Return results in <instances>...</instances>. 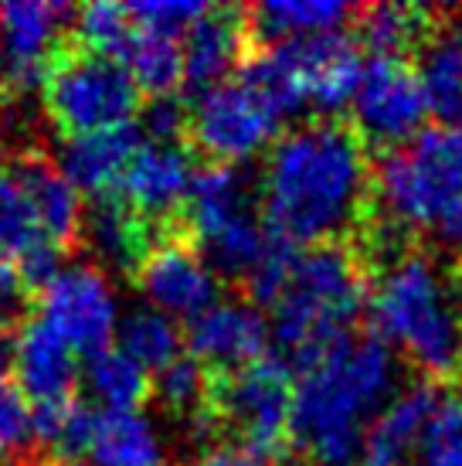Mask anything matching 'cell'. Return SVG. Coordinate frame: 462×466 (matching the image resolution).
Here are the masks:
<instances>
[{
    "label": "cell",
    "mask_w": 462,
    "mask_h": 466,
    "mask_svg": "<svg viewBox=\"0 0 462 466\" xmlns=\"http://www.w3.org/2000/svg\"><path fill=\"white\" fill-rule=\"evenodd\" d=\"M35 456L31 401L14 378V364H0V463L17 466Z\"/></svg>",
    "instance_id": "f546056e"
},
{
    "label": "cell",
    "mask_w": 462,
    "mask_h": 466,
    "mask_svg": "<svg viewBox=\"0 0 462 466\" xmlns=\"http://www.w3.org/2000/svg\"><path fill=\"white\" fill-rule=\"evenodd\" d=\"M432 25V14L415 4H371L357 11V41L371 48V55L408 58V52H418Z\"/></svg>",
    "instance_id": "603a6c76"
},
{
    "label": "cell",
    "mask_w": 462,
    "mask_h": 466,
    "mask_svg": "<svg viewBox=\"0 0 462 466\" xmlns=\"http://www.w3.org/2000/svg\"><path fill=\"white\" fill-rule=\"evenodd\" d=\"M41 246H55V242L45 232V225H41L38 211L31 205L27 191L21 187V181L0 160V256H7L17 266Z\"/></svg>",
    "instance_id": "4316f807"
},
{
    "label": "cell",
    "mask_w": 462,
    "mask_h": 466,
    "mask_svg": "<svg viewBox=\"0 0 462 466\" xmlns=\"http://www.w3.org/2000/svg\"><path fill=\"white\" fill-rule=\"evenodd\" d=\"M401 385V358L374 334H350L296 371L289 450L303 466H360L367 429Z\"/></svg>",
    "instance_id": "7a4b0ae2"
},
{
    "label": "cell",
    "mask_w": 462,
    "mask_h": 466,
    "mask_svg": "<svg viewBox=\"0 0 462 466\" xmlns=\"http://www.w3.org/2000/svg\"><path fill=\"white\" fill-rule=\"evenodd\" d=\"M38 313V297L21 279V272L7 256H0V330H21Z\"/></svg>",
    "instance_id": "d6a6232c"
},
{
    "label": "cell",
    "mask_w": 462,
    "mask_h": 466,
    "mask_svg": "<svg viewBox=\"0 0 462 466\" xmlns=\"http://www.w3.org/2000/svg\"><path fill=\"white\" fill-rule=\"evenodd\" d=\"M14 378L31 405H65L78 399L82 364L62 334H55L41 317H31L17 334Z\"/></svg>",
    "instance_id": "2e32d148"
},
{
    "label": "cell",
    "mask_w": 462,
    "mask_h": 466,
    "mask_svg": "<svg viewBox=\"0 0 462 466\" xmlns=\"http://www.w3.org/2000/svg\"><path fill=\"white\" fill-rule=\"evenodd\" d=\"M371 334L428 381L462 378V289L422 248L391 252L367 293Z\"/></svg>",
    "instance_id": "3957f363"
},
{
    "label": "cell",
    "mask_w": 462,
    "mask_h": 466,
    "mask_svg": "<svg viewBox=\"0 0 462 466\" xmlns=\"http://www.w3.org/2000/svg\"><path fill=\"white\" fill-rule=\"evenodd\" d=\"M133 286L170 320H194L218 303V276L207 269L187 221L156 232L154 246L133 276Z\"/></svg>",
    "instance_id": "30bf717a"
},
{
    "label": "cell",
    "mask_w": 462,
    "mask_h": 466,
    "mask_svg": "<svg viewBox=\"0 0 462 466\" xmlns=\"http://www.w3.org/2000/svg\"><path fill=\"white\" fill-rule=\"evenodd\" d=\"M245 17H248V38L256 52L279 41L336 35L344 31L346 21L357 17V7H350L344 0H266L256 7H245Z\"/></svg>",
    "instance_id": "ffe728a7"
},
{
    "label": "cell",
    "mask_w": 462,
    "mask_h": 466,
    "mask_svg": "<svg viewBox=\"0 0 462 466\" xmlns=\"http://www.w3.org/2000/svg\"><path fill=\"white\" fill-rule=\"evenodd\" d=\"M123 66L143 92V99H160V96H177L184 86V52L177 38L150 35L136 27V38L129 45Z\"/></svg>",
    "instance_id": "d4e9b609"
},
{
    "label": "cell",
    "mask_w": 462,
    "mask_h": 466,
    "mask_svg": "<svg viewBox=\"0 0 462 466\" xmlns=\"http://www.w3.org/2000/svg\"><path fill=\"white\" fill-rule=\"evenodd\" d=\"M374 167L344 119H313L279 133L258 177V208L272 232L296 248L346 242L371 218Z\"/></svg>",
    "instance_id": "6da1fadb"
},
{
    "label": "cell",
    "mask_w": 462,
    "mask_h": 466,
    "mask_svg": "<svg viewBox=\"0 0 462 466\" xmlns=\"http://www.w3.org/2000/svg\"><path fill=\"white\" fill-rule=\"evenodd\" d=\"M38 96L41 113L62 140L133 123L146 103L123 62L89 52L72 31L48 58Z\"/></svg>",
    "instance_id": "8992f818"
},
{
    "label": "cell",
    "mask_w": 462,
    "mask_h": 466,
    "mask_svg": "<svg viewBox=\"0 0 462 466\" xmlns=\"http://www.w3.org/2000/svg\"><path fill=\"white\" fill-rule=\"evenodd\" d=\"M438 395L442 389L425 381L405 385L367 429L360 466H408L415 446L422 440L425 422L436 412Z\"/></svg>",
    "instance_id": "d6986e66"
},
{
    "label": "cell",
    "mask_w": 462,
    "mask_h": 466,
    "mask_svg": "<svg viewBox=\"0 0 462 466\" xmlns=\"http://www.w3.org/2000/svg\"><path fill=\"white\" fill-rule=\"evenodd\" d=\"M269 340V317L245 297L218 299L184 327V348L211 375L238 371L245 364L266 358Z\"/></svg>",
    "instance_id": "4fadbf2b"
},
{
    "label": "cell",
    "mask_w": 462,
    "mask_h": 466,
    "mask_svg": "<svg viewBox=\"0 0 462 466\" xmlns=\"http://www.w3.org/2000/svg\"><path fill=\"white\" fill-rule=\"evenodd\" d=\"M207 7L211 4H201V0H146V4H129V14L140 31L164 35V38H184L205 17Z\"/></svg>",
    "instance_id": "4dcf8cb0"
},
{
    "label": "cell",
    "mask_w": 462,
    "mask_h": 466,
    "mask_svg": "<svg viewBox=\"0 0 462 466\" xmlns=\"http://www.w3.org/2000/svg\"><path fill=\"white\" fill-rule=\"evenodd\" d=\"M293 368L279 354H266L238 371L211 375L207 429L211 440L225 436L228 446L279 463L289 453L293 419Z\"/></svg>",
    "instance_id": "52a82bcc"
},
{
    "label": "cell",
    "mask_w": 462,
    "mask_h": 466,
    "mask_svg": "<svg viewBox=\"0 0 462 466\" xmlns=\"http://www.w3.org/2000/svg\"><path fill=\"white\" fill-rule=\"evenodd\" d=\"M0 466H7V463H0Z\"/></svg>",
    "instance_id": "74e56055"
},
{
    "label": "cell",
    "mask_w": 462,
    "mask_h": 466,
    "mask_svg": "<svg viewBox=\"0 0 462 466\" xmlns=\"http://www.w3.org/2000/svg\"><path fill=\"white\" fill-rule=\"evenodd\" d=\"M140 130L146 143L164 147H187V123H191V103L184 96H160L146 99L140 109Z\"/></svg>",
    "instance_id": "1f68e13d"
},
{
    "label": "cell",
    "mask_w": 462,
    "mask_h": 466,
    "mask_svg": "<svg viewBox=\"0 0 462 466\" xmlns=\"http://www.w3.org/2000/svg\"><path fill=\"white\" fill-rule=\"evenodd\" d=\"M143 143L146 140H143L140 123H123L113 130L85 133L75 140H65L58 167L75 184V191L95 198L103 191H113L119 184L123 170L129 167V160L136 157Z\"/></svg>",
    "instance_id": "ac0fdd59"
},
{
    "label": "cell",
    "mask_w": 462,
    "mask_h": 466,
    "mask_svg": "<svg viewBox=\"0 0 462 466\" xmlns=\"http://www.w3.org/2000/svg\"><path fill=\"white\" fill-rule=\"evenodd\" d=\"M187 466H269V463L252 453H245V450H238V446L218 442V446H207L201 456H194Z\"/></svg>",
    "instance_id": "836d02e7"
},
{
    "label": "cell",
    "mask_w": 462,
    "mask_h": 466,
    "mask_svg": "<svg viewBox=\"0 0 462 466\" xmlns=\"http://www.w3.org/2000/svg\"><path fill=\"white\" fill-rule=\"evenodd\" d=\"M283 123L269 99H262L242 78H231L191 103L187 147L205 164L238 167L252 157L269 154Z\"/></svg>",
    "instance_id": "ba28073f"
},
{
    "label": "cell",
    "mask_w": 462,
    "mask_h": 466,
    "mask_svg": "<svg viewBox=\"0 0 462 466\" xmlns=\"http://www.w3.org/2000/svg\"><path fill=\"white\" fill-rule=\"evenodd\" d=\"M150 246H154V228L116 191H103L85 201L82 252L92 256V266H99L103 272H119L133 283Z\"/></svg>",
    "instance_id": "e0dca14e"
},
{
    "label": "cell",
    "mask_w": 462,
    "mask_h": 466,
    "mask_svg": "<svg viewBox=\"0 0 462 466\" xmlns=\"http://www.w3.org/2000/svg\"><path fill=\"white\" fill-rule=\"evenodd\" d=\"M85 385H89L92 405L109 415H133L146 401H154V375L119 348L92 354L85 368Z\"/></svg>",
    "instance_id": "7402d4cb"
},
{
    "label": "cell",
    "mask_w": 462,
    "mask_h": 466,
    "mask_svg": "<svg viewBox=\"0 0 462 466\" xmlns=\"http://www.w3.org/2000/svg\"><path fill=\"white\" fill-rule=\"evenodd\" d=\"M184 52V86L180 96L194 103L238 76L252 52L245 7H207V14L180 38Z\"/></svg>",
    "instance_id": "5bb4252c"
},
{
    "label": "cell",
    "mask_w": 462,
    "mask_h": 466,
    "mask_svg": "<svg viewBox=\"0 0 462 466\" xmlns=\"http://www.w3.org/2000/svg\"><path fill=\"white\" fill-rule=\"evenodd\" d=\"M116 340H119V350H126L133 361H140L154 375L184 354V330L160 310L126 313L116 324Z\"/></svg>",
    "instance_id": "484cf974"
},
{
    "label": "cell",
    "mask_w": 462,
    "mask_h": 466,
    "mask_svg": "<svg viewBox=\"0 0 462 466\" xmlns=\"http://www.w3.org/2000/svg\"><path fill=\"white\" fill-rule=\"evenodd\" d=\"M452 276H456V283H459V289H462V259H459V269L452 272Z\"/></svg>",
    "instance_id": "8d00e7d4"
},
{
    "label": "cell",
    "mask_w": 462,
    "mask_h": 466,
    "mask_svg": "<svg viewBox=\"0 0 462 466\" xmlns=\"http://www.w3.org/2000/svg\"><path fill=\"white\" fill-rule=\"evenodd\" d=\"M38 317L62 334L78 354L113 348L116 299L105 272L92 262H72L38 297Z\"/></svg>",
    "instance_id": "8fae6325"
},
{
    "label": "cell",
    "mask_w": 462,
    "mask_h": 466,
    "mask_svg": "<svg viewBox=\"0 0 462 466\" xmlns=\"http://www.w3.org/2000/svg\"><path fill=\"white\" fill-rule=\"evenodd\" d=\"M194 174L197 170H194L191 147L143 143L113 191L154 228L156 238V232L184 221Z\"/></svg>",
    "instance_id": "7c38bea8"
},
{
    "label": "cell",
    "mask_w": 462,
    "mask_h": 466,
    "mask_svg": "<svg viewBox=\"0 0 462 466\" xmlns=\"http://www.w3.org/2000/svg\"><path fill=\"white\" fill-rule=\"evenodd\" d=\"M371 211L401 228L462 248V127H425L398 150L377 157Z\"/></svg>",
    "instance_id": "5b68a950"
},
{
    "label": "cell",
    "mask_w": 462,
    "mask_h": 466,
    "mask_svg": "<svg viewBox=\"0 0 462 466\" xmlns=\"http://www.w3.org/2000/svg\"><path fill=\"white\" fill-rule=\"evenodd\" d=\"M17 466H85V463H68V460H52V456H27L25 463H17Z\"/></svg>",
    "instance_id": "e575fe53"
},
{
    "label": "cell",
    "mask_w": 462,
    "mask_h": 466,
    "mask_svg": "<svg viewBox=\"0 0 462 466\" xmlns=\"http://www.w3.org/2000/svg\"><path fill=\"white\" fill-rule=\"evenodd\" d=\"M7 103H11V92L4 86V78H0V119L7 116Z\"/></svg>",
    "instance_id": "d590c367"
},
{
    "label": "cell",
    "mask_w": 462,
    "mask_h": 466,
    "mask_svg": "<svg viewBox=\"0 0 462 466\" xmlns=\"http://www.w3.org/2000/svg\"><path fill=\"white\" fill-rule=\"evenodd\" d=\"M428 113L442 127H462V21L432 25L415 62Z\"/></svg>",
    "instance_id": "44dd1931"
},
{
    "label": "cell",
    "mask_w": 462,
    "mask_h": 466,
    "mask_svg": "<svg viewBox=\"0 0 462 466\" xmlns=\"http://www.w3.org/2000/svg\"><path fill=\"white\" fill-rule=\"evenodd\" d=\"M408 466H462V395L442 391Z\"/></svg>",
    "instance_id": "f1b7e54d"
},
{
    "label": "cell",
    "mask_w": 462,
    "mask_h": 466,
    "mask_svg": "<svg viewBox=\"0 0 462 466\" xmlns=\"http://www.w3.org/2000/svg\"><path fill=\"white\" fill-rule=\"evenodd\" d=\"M85 466H167L154 426L140 412L103 415Z\"/></svg>",
    "instance_id": "cb8c5ba5"
},
{
    "label": "cell",
    "mask_w": 462,
    "mask_h": 466,
    "mask_svg": "<svg viewBox=\"0 0 462 466\" xmlns=\"http://www.w3.org/2000/svg\"><path fill=\"white\" fill-rule=\"evenodd\" d=\"M0 160L21 181L55 246L65 248L68 256L82 252L85 201L75 191V184L62 174L58 160H52L48 150H17V154H0Z\"/></svg>",
    "instance_id": "9a60e30c"
},
{
    "label": "cell",
    "mask_w": 462,
    "mask_h": 466,
    "mask_svg": "<svg viewBox=\"0 0 462 466\" xmlns=\"http://www.w3.org/2000/svg\"><path fill=\"white\" fill-rule=\"evenodd\" d=\"M367 262L350 242L299 248L283 297L269 317V337L293 371L354 334L367 313Z\"/></svg>",
    "instance_id": "277c9868"
},
{
    "label": "cell",
    "mask_w": 462,
    "mask_h": 466,
    "mask_svg": "<svg viewBox=\"0 0 462 466\" xmlns=\"http://www.w3.org/2000/svg\"><path fill=\"white\" fill-rule=\"evenodd\" d=\"M72 35L89 52L123 62L133 38H136V25H133V14L126 4H85V7H78Z\"/></svg>",
    "instance_id": "83f0119b"
},
{
    "label": "cell",
    "mask_w": 462,
    "mask_h": 466,
    "mask_svg": "<svg viewBox=\"0 0 462 466\" xmlns=\"http://www.w3.org/2000/svg\"><path fill=\"white\" fill-rule=\"evenodd\" d=\"M428 103L411 58L371 55L364 62L357 92L350 103V127L367 154L371 150H398L425 130Z\"/></svg>",
    "instance_id": "9c48e42d"
}]
</instances>
